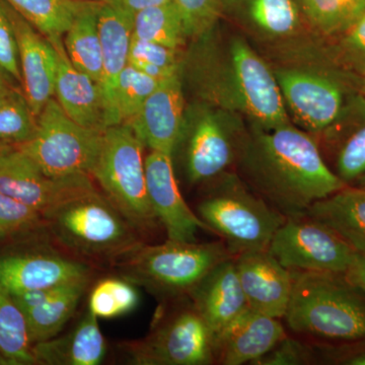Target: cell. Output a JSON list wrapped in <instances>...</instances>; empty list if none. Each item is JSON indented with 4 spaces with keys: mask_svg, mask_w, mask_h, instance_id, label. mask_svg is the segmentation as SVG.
Segmentation results:
<instances>
[{
    "mask_svg": "<svg viewBox=\"0 0 365 365\" xmlns=\"http://www.w3.org/2000/svg\"><path fill=\"white\" fill-rule=\"evenodd\" d=\"M0 365H9V362L7 361L6 357L1 354V352H0Z\"/></svg>",
    "mask_w": 365,
    "mask_h": 365,
    "instance_id": "48",
    "label": "cell"
},
{
    "mask_svg": "<svg viewBox=\"0 0 365 365\" xmlns=\"http://www.w3.org/2000/svg\"><path fill=\"white\" fill-rule=\"evenodd\" d=\"M362 83H361V90H362V95L365 96V71L362 72Z\"/></svg>",
    "mask_w": 365,
    "mask_h": 365,
    "instance_id": "47",
    "label": "cell"
},
{
    "mask_svg": "<svg viewBox=\"0 0 365 365\" xmlns=\"http://www.w3.org/2000/svg\"><path fill=\"white\" fill-rule=\"evenodd\" d=\"M90 279L73 281L66 289L40 306L24 312L32 344L58 336L76 313Z\"/></svg>",
    "mask_w": 365,
    "mask_h": 365,
    "instance_id": "28",
    "label": "cell"
},
{
    "mask_svg": "<svg viewBox=\"0 0 365 365\" xmlns=\"http://www.w3.org/2000/svg\"><path fill=\"white\" fill-rule=\"evenodd\" d=\"M109 1L135 16V14L143 9L170 4V2H173V0H109Z\"/></svg>",
    "mask_w": 365,
    "mask_h": 365,
    "instance_id": "43",
    "label": "cell"
},
{
    "mask_svg": "<svg viewBox=\"0 0 365 365\" xmlns=\"http://www.w3.org/2000/svg\"><path fill=\"white\" fill-rule=\"evenodd\" d=\"M237 167L242 179L281 215H302L345 188L327 165L317 139L297 125L252 129Z\"/></svg>",
    "mask_w": 365,
    "mask_h": 365,
    "instance_id": "1",
    "label": "cell"
},
{
    "mask_svg": "<svg viewBox=\"0 0 365 365\" xmlns=\"http://www.w3.org/2000/svg\"><path fill=\"white\" fill-rule=\"evenodd\" d=\"M292 271L283 319L292 332L336 341L365 339V294L344 273Z\"/></svg>",
    "mask_w": 365,
    "mask_h": 365,
    "instance_id": "3",
    "label": "cell"
},
{
    "mask_svg": "<svg viewBox=\"0 0 365 365\" xmlns=\"http://www.w3.org/2000/svg\"><path fill=\"white\" fill-rule=\"evenodd\" d=\"M141 61L165 68H182V50L132 37L129 62Z\"/></svg>",
    "mask_w": 365,
    "mask_h": 365,
    "instance_id": "40",
    "label": "cell"
},
{
    "mask_svg": "<svg viewBox=\"0 0 365 365\" xmlns=\"http://www.w3.org/2000/svg\"><path fill=\"white\" fill-rule=\"evenodd\" d=\"M54 49L57 60L55 93L64 112L86 128L105 131L109 128V113L104 91L97 81L72 63L62 36L46 37Z\"/></svg>",
    "mask_w": 365,
    "mask_h": 365,
    "instance_id": "16",
    "label": "cell"
},
{
    "mask_svg": "<svg viewBox=\"0 0 365 365\" xmlns=\"http://www.w3.org/2000/svg\"><path fill=\"white\" fill-rule=\"evenodd\" d=\"M204 43L193 76L207 104L246 117L257 130L292 122L273 68L244 36L230 34Z\"/></svg>",
    "mask_w": 365,
    "mask_h": 365,
    "instance_id": "2",
    "label": "cell"
},
{
    "mask_svg": "<svg viewBox=\"0 0 365 365\" xmlns=\"http://www.w3.org/2000/svg\"><path fill=\"white\" fill-rule=\"evenodd\" d=\"M104 132L76 123L52 98L38 116L33 138L14 146L26 153L48 176H91L102 148Z\"/></svg>",
    "mask_w": 365,
    "mask_h": 365,
    "instance_id": "8",
    "label": "cell"
},
{
    "mask_svg": "<svg viewBox=\"0 0 365 365\" xmlns=\"http://www.w3.org/2000/svg\"><path fill=\"white\" fill-rule=\"evenodd\" d=\"M335 145L336 173L345 182L365 175V96L351 97L339 119L323 133Z\"/></svg>",
    "mask_w": 365,
    "mask_h": 365,
    "instance_id": "25",
    "label": "cell"
},
{
    "mask_svg": "<svg viewBox=\"0 0 365 365\" xmlns=\"http://www.w3.org/2000/svg\"><path fill=\"white\" fill-rule=\"evenodd\" d=\"M43 227L42 213L0 192V237Z\"/></svg>",
    "mask_w": 365,
    "mask_h": 365,
    "instance_id": "37",
    "label": "cell"
},
{
    "mask_svg": "<svg viewBox=\"0 0 365 365\" xmlns=\"http://www.w3.org/2000/svg\"><path fill=\"white\" fill-rule=\"evenodd\" d=\"M7 146H9V144L0 143V153H1L2 150H6Z\"/></svg>",
    "mask_w": 365,
    "mask_h": 365,
    "instance_id": "49",
    "label": "cell"
},
{
    "mask_svg": "<svg viewBox=\"0 0 365 365\" xmlns=\"http://www.w3.org/2000/svg\"><path fill=\"white\" fill-rule=\"evenodd\" d=\"M316 361V351L309 343L287 337L262 357L257 365H302Z\"/></svg>",
    "mask_w": 365,
    "mask_h": 365,
    "instance_id": "38",
    "label": "cell"
},
{
    "mask_svg": "<svg viewBox=\"0 0 365 365\" xmlns=\"http://www.w3.org/2000/svg\"><path fill=\"white\" fill-rule=\"evenodd\" d=\"M134 14L109 0L101 1L98 28L103 54V91L109 113L110 127L119 125L116 107L118 79L129 64V52L133 37Z\"/></svg>",
    "mask_w": 365,
    "mask_h": 365,
    "instance_id": "22",
    "label": "cell"
},
{
    "mask_svg": "<svg viewBox=\"0 0 365 365\" xmlns=\"http://www.w3.org/2000/svg\"><path fill=\"white\" fill-rule=\"evenodd\" d=\"M184 93L179 72L160 81L140 111L127 125L151 150L173 155L184 127Z\"/></svg>",
    "mask_w": 365,
    "mask_h": 365,
    "instance_id": "18",
    "label": "cell"
},
{
    "mask_svg": "<svg viewBox=\"0 0 365 365\" xmlns=\"http://www.w3.org/2000/svg\"><path fill=\"white\" fill-rule=\"evenodd\" d=\"M235 264L250 309L283 319L294 285L292 271L268 249L237 255Z\"/></svg>",
    "mask_w": 365,
    "mask_h": 365,
    "instance_id": "15",
    "label": "cell"
},
{
    "mask_svg": "<svg viewBox=\"0 0 365 365\" xmlns=\"http://www.w3.org/2000/svg\"><path fill=\"white\" fill-rule=\"evenodd\" d=\"M232 256L225 242L139 245L116 262L125 279L168 299L190 292L218 264Z\"/></svg>",
    "mask_w": 365,
    "mask_h": 365,
    "instance_id": "6",
    "label": "cell"
},
{
    "mask_svg": "<svg viewBox=\"0 0 365 365\" xmlns=\"http://www.w3.org/2000/svg\"><path fill=\"white\" fill-rule=\"evenodd\" d=\"M344 364L350 365H365V352L359 353V354L348 357V359L345 360Z\"/></svg>",
    "mask_w": 365,
    "mask_h": 365,
    "instance_id": "44",
    "label": "cell"
},
{
    "mask_svg": "<svg viewBox=\"0 0 365 365\" xmlns=\"http://www.w3.org/2000/svg\"><path fill=\"white\" fill-rule=\"evenodd\" d=\"M45 37L62 36L71 28L85 0H4Z\"/></svg>",
    "mask_w": 365,
    "mask_h": 365,
    "instance_id": "30",
    "label": "cell"
},
{
    "mask_svg": "<svg viewBox=\"0 0 365 365\" xmlns=\"http://www.w3.org/2000/svg\"><path fill=\"white\" fill-rule=\"evenodd\" d=\"M268 250L284 267L307 272L345 273L357 254L330 227L307 212L287 216Z\"/></svg>",
    "mask_w": 365,
    "mask_h": 365,
    "instance_id": "11",
    "label": "cell"
},
{
    "mask_svg": "<svg viewBox=\"0 0 365 365\" xmlns=\"http://www.w3.org/2000/svg\"><path fill=\"white\" fill-rule=\"evenodd\" d=\"M46 227L81 258L116 263L144 242L114 204L98 190L60 204L44 215Z\"/></svg>",
    "mask_w": 365,
    "mask_h": 365,
    "instance_id": "4",
    "label": "cell"
},
{
    "mask_svg": "<svg viewBox=\"0 0 365 365\" xmlns=\"http://www.w3.org/2000/svg\"><path fill=\"white\" fill-rule=\"evenodd\" d=\"M143 141L129 125L109 127L91 176L141 237L158 227L145 179Z\"/></svg>",
    "mask_w": 365,
    "mask_h": 365,
    "instance_id": "7",
    "label": "cell"
},
{
    "mask_svg": "<svg viewBox=\"0 0 365 365\" xmlns=\"http://www.w3.org/2000/svg\"><path fill=\"white\" fill-rule=\"evenodd\" d=\"M6 9L18 44L24 96L38 117L45 105L54 98L56 55L44 35H40L37 29L6 2Z\"/></svg>",
    "mask_w": 365,
    "mask_h": 365,
    "instance_id": "17",
    "label": "cell"
},
{
    "mask_svg": "<svg viewBox=\"0 0 365 365\" xmlns=\"http://www.w3.org/2000/svg\"><path fill=\"white\" fill-rule=\"evenodd\" d=\"M144 163L150 204L167 232L168 240L197 242L199 230L211 232L182 196L175 176L173 155L151 150Z\"/></svg>",
    "mask_w": 365,
    "mask_h": 365,
    "instance_id": "14",
    "label": "cell"
},
{
    "mask_svg": "<svg viewBox=\"0 0 365 365\" xmlns=\"http://www.w3.org/2000/svg\"><path fill=\"white\" fill-rule=\"evenodd\" d=\"M6 73L0 69V91H6L13 90L11 86L9 85V81L6 78Z\"/></svg>",
    "mask_w": 365,
    "mask_h": 365,
    "instance_id": "45",
    "label": "cell"
},
{
    "mask_svg": "<svg viewBox=\"0 0 365 365\" xmlns=\"http://www.w3.org/2000/svg\"><path fill=\"white\" fill-rule=\"evenodd\" d=\"M188 299L215 337L246 311L249 306L237 276L235 257L216 265L190 292Z\"/></svg>",
    "mask_w": 365,
    "mask_h": 365,
    "instance_id": "23",
    "label": "cell"
},
{
    "mask_svg": "<svg viewBox=\"0 0 365 365\" xmlns=\"http://www.w3.org/2000/svg\"><path fill=\"white\" fill-rule=\"evenodd\" d=\"M0 69L19 83L23 81L18 44L4 0H0Z\"/></svg>",
    "mask_w": 365,
    "mask_h": 365,
    "instance_id": "41",
    "label": "cell"
},
{
    "mask_svg": "<svg viewBox=\"0 0 365 365\" xmlns=\"http://www.w3.org/2000/svg\"><path fill=\"white\" fill-rule=\"evenodd\" d=\"M273 71L288 115L290 112L302 130L319 135L339 119L350 98L337 78L300 67H278Z\"/></svg>",
    "mask_w": 365,
    "mask_h": 365,
    "instance_id": "12",
    "label": "cell"
},
{
    "mask_svg": "<svg viewBox=\"0 0 365 365\" xmlns=\"http://www.w3.org/2000/svg\"><path fill=\"white\" fill-rule=\"evenodd\" d=\"M139 302V295L130 281L107 278L91 290L88 311L97 318L112 319L130 313Z\"/></svg>",
    "mask_w": 365,
    "mask_h": 365,
    "instance_id": "33",
    "label": "cell"
},
{
    "mask_svg": "<svg viewBox=\"0 0 365 365\" xmlns=\"http://www.w3.org/2000/svg\"><path fill=\"white\" fill-rule=\"evenodd\" d=\"M91 268L83 261L56 252L0 257V285L9 294H20L91 279Z\"/></svg>",
    "mask_w": 365,
    "mask_h": 365,
    "instance_id": "20",
    "label": "cell"
},
{
    "mask_svg": "<svg viewBox=\"0 0 365 365\" xmlns=\"http://www.w3.org/2000/svg\"><path fill=\"white\" fill-rule=\"evenodd\" d=\"M360 179H365V175H364V176H362L361 178H360Z\"/></svg>",
    "mask_w": 365,
    "mask_h": 365,
    "instance_id": "51",
    "label": "cell"
},
{
    "mask_svg": "<svg viewBox=\"0 0 365 365\" xmlns=\"http://www.w3.org/2000/svg\"><path fill=\"white\" fill-rule=\"evenodd\" d=\"M133 36L151 43L182 50L187 43L181 16L174 2L148 7L134 16Z\"/></svg>",
    "mask_w": 365,
    "mask_h": 365,
    "instance_id": "31",
    "label": "cell"
},
{
    "mask_svg": "<svg viewBox=\"0 0 365 365\" xmlns=\"http://www.w3.org/2000/svg\"><path fill=\"white\" fill-rule=\"evenodd\" d=\"M124 351L137 365L212 364L215 336L189 299L162 317L145 338L127 343Z\"/></svg>",
    "mask_w": 365,
    "mask_h": 365,
    "instance_id": "10",
    "label": "cell"
},
{
    "mask_svg": "<svg viewBox=\"0 0 365 365\" xmlns=\"http://www.w3.org/2000/svg\"><path fill=\"white\" fill-rule=\"evenodd\" d=\"M297 1H299V4H300V1H302V0H297Z\"/></svg>",
    "mask_w": 365,
    "mask_h": 365,
    "instance_id": "53",
    "label": "cell"
},
{
    "mask_svg": "<svg viewBox=\"0 0 365 365\" xmlns=\"http://www.w3.org/2000/svg\"><path fill=\"white\" fill-rule=\"evenodd\" d=\"M188 124H184L178 144L184 143L190 184L207 182L237 165L250 135L241 118L206 103Z\"/></svg>",
    "mask_w": 365,
    "mask_h": 365,
    "instance_id": "9",
    "label": "cell"
},
{
    "mask_svg": "<svg viewBox=\"0 0 365 365\" xmlns=\"http://www.w3.org/2000/svg\"><path fill=\"white\" fill-rule=\"evenodd\" d=\"M344 275L346 279L365 294V254L355 255Z\"/></svg>",
    "mask_w": 365,
    "mask_h": 365,
    "instance_id": "42",
    "label": "cell"
},
{
    "mask_svg": "<svg viewBox=\"0 0 365 365\" xmlns=\"http://www.w3.org/2000/svg\"><path fill=\"white\" fill-rule=\"evenodd\" d=\"M96 1H104V0H96Z\"/></svg>",
    "mask_w": 365,
    "mask_h": 365,
    "instance_id": "52",
    "label": "cell"
},
{
    "mask_svg": "<svg viewBox=\"0 0 365 365\" xmlns=\"http://www.w3.org/2000/svg\"><path fill=\"white\" fill-rule=\"evenodd\" d=\"M106 352L107 344L98 318L90 311L71 332L33 345L36 364L98 365Z\"/></svg>",
    "mask_w": 365,
    "mask_h": 365,
    "instance_id": "24",
    "label": "cell"
},
{
    "mask_svg": "<svg viewBox=\"0 0 365 365\" xmlns=\"http://www.w3.org/2000/svg\"><path fill=\"white\" fill-rule=\"evenodd\" d=\"M223 14L252 37L273 44L294 40L309 26L297 0H223Z\"/></svg>",
    "mask_w": 365,
    "mask_h": 365,
    "instance_id": "21",
    "label": "cell"
},
{
    "mask_svg": "<svg viewBox=\"0 0 365 365\" xmlns=\"http://www.w3.org/2000/svg\"><path fill=\"white\" fill-rule=\"evenodd\" d=\"M287 336L281 319L248 307L215 336V362L256 364Z\"/></svg>",
    "mask_w": 365,
    "mask_h": 365,
    "instance_id": "19",
    "label": "cell"
},
{
    "mask_svg": "<svg viewBox=\"0 0 365 365\" xmlns=\"http://www.w3.org/2000/svg\"><path fill=\"white\" fill-rule=\"evenodd\" d=\"M38 117L34 114L24 93L13 90L0 107V143L20 145L33 138Z\"/></svg>",
    "mask_w": 365,
    "mask_h": 365,
    "instance_id": "34",
    "label": "cell"
},
{
    "mask_svg": "<svg viewBox=\"0 0 365 365\" xmlns=\"http://www.w3.org/2000/svg\"><path fill=\"white\" fill-rule=\"evenodd\" d=\"M338 36V57L361 74L365 71V14Z\"/></svg>",
    "mask_w": 365,
    "mask_h": 365,
    "instance_id": "39",
    "label": "cell"
},
{
    "mask_svg": "<svg viewBox=\"0 0 365 365\" xmlns=\"http://www.w3.org/2000/svg\"><path fill=\"white\" fill-rule=\"evenodd\" d=\"M209 182L212 184L197 206V215L211 232L222 237L234 257L268 249L287 217L235 173H225Z\"/></svg>",
    "mask_w": 365,
    "mask_h": 365,
    "instance_id": "5",
    "label": "cell"
},
{
    "mask_svg": "<svg viewBox=\"0 0 365 365\" xmlns=\"http://www.w3.org/2000/svg\"><path fill=\"white\" fill-rule=\"evenodd\" d=\"M88 175L51 177L16 146L0 153V192L26 204L43 215L60 204L95 191Z\"/></svg>",
    "mask_w": 365,
    "mask_h": 365,
    "instance_id": "13",
    "label": "cell"
},
{
    "mask_svg": "<svg viewBox=\"0 0 365 365\" xmlns=\"http://www.w3.org/2000/svg\"><path fill=\"white\" fill-rule=\"evenodd\" d=\"M181 16L187 39L210 32L223 14V0H173Z\"/></svg>",
    "mask_w": 365,
    "mask_h": 365,
    "instance_id": "36",
    "label": "cell"
},
{
    "mask_svg": "<svg viewBox=\"0 0 365 365\" xmlns=\"http://www.w3.org/2000/svg\"><path fill=\"white\" fill-rule=\"evenodd\" d=\"M307 213L330 227L356 253L365 254V189L346 186L314 202Z\"/></svg>",
    "mask_w": 365,
    "mask_h": 365,
    "instance_id": "26",
    "label": "cell"
},
{
    "mask_svg": "<svg viewBox=\"0 0 365 365\" xmlns=\"http://www.w3.org/2000/svg\"><path fill=\"white\" fill-rule=\"evenodd\" d=\"M14 90V88H13ZM0 91V107H1V105L4 104V101H6V98L7 96H9V93H11V91Z\"/></svg>",
    "mask_w": 365,
    "mask_h": 365,
    "instance_id": "46",
    "label": "cell"
},
{
    "mask_svg": "<svg viewBox=\"0 0 365 365\" xmlns=\"http://www.w3.org/2000/svg\"><path fill=\"white\" fill-rule=\"evenodd\" d=\"M0 352L9 365L36 364L25 314L0 285Z\"/></svg>",
    "mask_w": 365,
    "mask_h": 365,
    "instance_id": "29",
    "label": "cell"
},
{
    "mask_svg": "<svg viewBox=\"0 0 365 365\" xmlns=\"http://www.w3.org/2000/svg\"><path fill=\"white\" fill-rule=\"evenodd\" d=\"M360 181H361V184L365 187V179H360Z\"/></svg>",
    "mask_w": 365,
    "mask_h": 365,
    "instance_id": "50",
    "label": "cell"
},
{
    "mask_svg": "<svg viewBox=\"0 0 365 365\" xmlns=\"http://www.w3.org/2000/svg\"><path fill=\"white\" fill-rule=\"evenodd\" d=\"M160 83V81L146 76L130 64L125 67L118 79L116 91L120 123H129L136 116Z\"/></svg>",
    "mask_w": 365,
    "mask_h": 365,
    "instance_id": "35",
    "label": "cell"
},
{
    "mask_svg": "<svg viewBox=\"0 0 365 365\" xmlns=\"http://www.w3.org/2000/svg\"><path fill=\"white\" fill-rule=\"evenodd\" d=\"M300 9L314 32L338 36L365 14V0H302Z\"/></svg>",
    "mask_w": 365,
    "mask_h": 365,
    "instance_id": "32",
    "label": "cell"
},
{
    "mask_svg": "<svg viewBox=\"0 0 365 365\" xmlns=\"http://www.w3.org/2000/svg\"><path fill=\"white\" fill-rule=\"evenodd\" d=\"M101 1L85 0L71 28L64 34V47L73 66L103 86V54L98 28Z\"/></svg>",
    "mask_w": 365,
    "mask_h": 365,
    "instance_id": "27",
    "label": "cell"
}]
</instances>
